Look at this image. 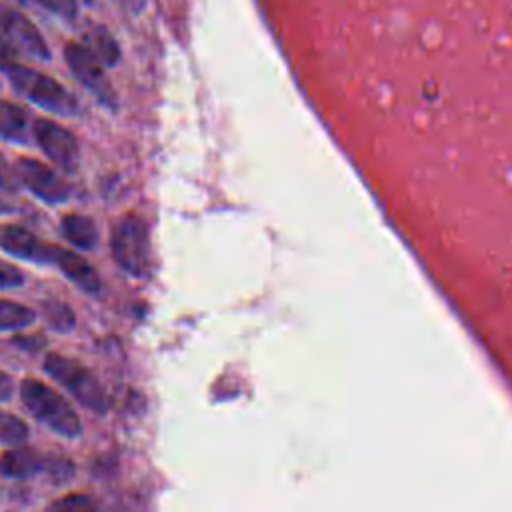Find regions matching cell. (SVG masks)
Here are the masks:
<instances>
[{"label": "cell", "instance_id": "6da1fadb", "mask_svg": "<svg viewBox=\"0 0 512 512\" xmlns=\"http://www.w3.org/2000/svg\"><path fill=\"white\" fill-rule=\"evenodd\" d=\"M20 398L30 414L54 432L68 438L82 434V424L74 408L44 382L36 378H24L20 382Z\"/></svg>", "mask_w": 512, "mask_h": 512}, {"label": "cell", "instance_id": "7a4b0ae2", "mask_svg": "<svg viewBox=\"0 0 512 512\" xmlns=\"http://www.w3.org/2000/svg\"><path fill=\"white\" fill-rule=\"evenodd\" d=\"M6 76L10 78L12 88L20 92L24 98H28L30 102H34L36 106L62 116H74L78 112L76 98L52 76L42 74L34 68L22 66L20 62L14 64L6 72Z\"/></svg>", "mask_w": 512, "mask_h": 512}, {"label": "cell", "instance_id": "3957f363", "mask_svg": "<svg viewBox=\"0 0 512 512\" xmlns=\"http://www.w3.org/2000/svg\"><path fill=\"white\" fill-rule=\"evenodd\" d=\"M44 370L58 382L62 384L84 408L92 412H106L108 408V398L98 382V378L80 362L62 356L58 352H50L44 358Z\"/></svg>", "mask_w": 512, "mask_h": 512}, {"label": "cell", "instance_id": "277c9868", "mask_svg": "<svg viewBox=\"0 0 512 512\" xmlns=\"http://www.w3.org/2000/svg\"><path fill=\"white\" fill-rule=\"evenodd\" d=\"M110 248L116 264L132 274L144 276L150 266V240L144 220L136 214H124L118 218L112 230Z\"/></svg>", "mask_w": 512, "mask_h": 512}, {"label": "cell", "instance_id": "5b68a950", "mask_svg": "<svg viewBox=\"0 0 512 512\" xmlns=\"http://www.w3.org/2000/svg\"><path fill=\"white\" fill-rule=\"evenodd\" d=\"M64 58H66L72 74L98 98L100 104H104L106 108H112V110L118 106L116 90L108 82V78L102 70V64L86 50L84 44L68 42L64 48Z\"/></svg>", "mask_w": 512, "mask_h": 512}, {"label": "cell", "instance_id": "8992f818", "mask_svg": "<svg viewBox=\"0 0 512 512\" xmlns=\"http://www.w3.org/2000/svg\"><path fill=\"white\" fill-rule=\"evenodd\" d=\"M32 134L42 148V152L58 164L66 172H74L80 162V150L78 142L72 132L62 128L60 124L48 120V118H36L32 126Z\"/></svg>", "mask_w": 512, "mask_h": 512}, {"label": "cell", "instance_id": "52a82bcc", "mask_svg": "<svg viewBox=\"0 0 512 512\" xmlns=\"http://www.w3.org/2000/svg\"><path fill=\"white\" fill-rule=\"evenodd\" d=\"M16 178L40 200L48 204L66 202L70 196L68 184L46 164L34 158H20L14 166Z\"/></svg>", "mask_w": 512, "mask_h": 512}, {"label": "cell", "instance_id": "ba28073f", "mask_svg": "<svg viewBox=\"0 0 512 512\" xmlns=\"http://www.w3.org/2000/svg\"><path fill=\"white\" fill-rule=\"evenodd\" d=\"M0 34L20 52L38 60H48L50 50L38 28L20 12L0 6Z\"/></svg>", "mask_w": 512, "mask_h": 512}, {"label": "cell", "instance_id": "9c48e42d", "mask_svg": "<svg viewBox=\"0 0 512 512\" xmlns=\"http://www.w3.org/2000/svg\"><path fill=\"white\" fill-rule=\"evenodd\" d=\"M0 248L16 258L48 264L54 262L58 246L40 240L18 224H0Z\"/></svg>", "mask_w": 512, "mask_h": 512}, {"label": "cell", "instance_id": "30bf717a", "mask_svg": "<svg viewBox=\"0 0 512 512\" xmlns=\"http://www.w3.org/2000/svg\"><path fill=\"white\" fill-rule=\"evenodd\" d=\"M52 264H56L66 274V278L72 284H76L80 290H84L88 294H98L100 292V278H98L96 270L88 264V260H84L74 250L58 246Z\"/></svg>", "mask_w": 512, "mask_h": 512}, {"label": "cell", "instance_id": "8fae6325", "mask_svg": "<svg viewBox=\"0 0 512 512\" xmlns=\"http://www.w3.org/2000/svg\"><path fill=\"white\" fill-rule=\"evenodd\" d=\"M82 44L102 66H116L120 60V46L112 32L102 24H92L84 32Z\"/></svg>", "mask_w": 512, "mask_h": 512}, {"label": "cell", "instance_id": "7c38bea8", "mask_svg": "<svg viewBox=\"0 0 512 512\" xmlns=\"http://www.w3.org/2000/svg\"><path fill=\"white\" fill-rule=\"evenodd\" d=\"M42 464L44 462L38 456V452L30 450V448L6 450L0 456V472L8 478H16V480L32 478L34 474H38L42 470Z\"/></svg>", "mask_w": 512, "mask_h": 512}, {"label": "cell", "instance_id": "4fadbf2b", "mask_svg": "<svg viewBox=\"0 0 512 512\" xmlns=\"http://www.w3.org/2000/svg\"><path fill=\"white\" fill-rule=\"evenodd\" d=\"M62 234L64 238L80 248V250H92L98 242V230L92 218L84 214H68L62 218Z\"/></svg>", "mask_w": 512, "mask_h": 512}, {"label": "cell", "instance_id": "5bb4252c", "mask_svg": "<svg viewBox=\"0 0 512 512\" xmlns=\"http://www.w3.org/2000/svg\"><path fill=\"white\" fill-rule=\"evenodd\" d=\"M28 118L26 112L6 100H0V138L12 142L28 140Z\"/></svg>", "mask_w": 512, "mask_h": 512}, {"label": "cell", "instance_id": "9a60e30c", "mask_svg": "<svg viewBox=\"0 0 512 512\" xmlns=\"http://www.w3.org/2000/svg\"><path fill=\"white\" fill-rule=\"evenodd\" d=\"M34 320V312L14 300L0 298V330H20Z\"/></svg>", "mask_w": 512, "mask_h": 512}, {"label": "cell", "instance_id": "2e32d148", "mask_svg": "<svg viewBox=\"0 0 512 512\" xmlns=\"http://www.w3.org/2000/svg\"><path fill=\"white\" fill-rule=\"evenodd\" d=\"M42 310H44V318L46 322L54 328V330H70L74 326V314L72 310L58 302V300H48L42 304Z\"/></svg>", "mask_w": 512, "mask_h": 512}, {"label": "cell", "instance_id": "e0dca14e", "mask_svg": "<svg viewBox=\"0 0 512 512\" xmlns=\"http://www.w3.org/2000/svg\"><path fill=\"white\" fill-rule=\"evenodd\" d=\"M26 438H28V426L20 418L0 412V440L16 446V444H22Z\"/></svg>", "mask_w": 512, "mask_h": 512}, {"label": "cell", "instance_id": "ac0fdd59", "mask_svg": "<svg viewBox=\"0 0 512 512\" xmlns=\"http://www.w3.org/2000/svg\"><path fill=\"white\" fill-rule=\"evenodd\" d=\"M50 512H96V504L90 496L86 494H80V492H72V494H66L62 498H58Z\"/></svg>", "mask_w": 512, "mask_h": 512}, {"label": "cell", "instance_id": "d6986e66", "mask_svg": "<svg viewBox=\"0 0 512 512\" xmlns=\"http://www.w3.org/2000/svg\"><path fill=\"white\" fill-rule=\"evenodd\" d=\"M20 2H34L54 14H58L60 18L72 20L76 16V0H20Z\"/></svg>", "mask_w": 512, "mask_h": 512}, {"label": "cell", "instance_id": "ffe728a7", "mask_svg": "<svg viewBox=\"0 0 512 512\" xmlns=\"http://www.w3.org/2000/svg\"><path fill=\"white\" fill-rule=\"evenodd\" d=\"M22 282H24L22 272L16 266L0 260V290L22 286Z\"/></svg>", "mask_w": 512, "mask_h": 512}, {"label": "cell", "instance_id": "44dd1931", "mask_svg": "<svg viewBox=\"0 0 512 512\" xmlns=\"http://www.w3.org/2000/svg\"><path fill=\"white\" fill-rule=\"evenodd\" d=\"M16 48L0 34V72H8L14 64H18V58H16Z\"/></svg>", "mask_w": 512, "mask_h": 512}, {"label": "cell", "instance_id": "7402d4cb", "mask_svg": "<svg viewBox=\"0 0 512 512\" xmlns=\"http://www.w3.org/2000/svg\"><path fill=\"white\" fill-rule=\"evenodd\" d=\"M12 390H14L12 378L6 372H0V402L8 400L12 396Z\"/></svg>", "mask_w": 512, "mask_h": 512}, {"label": "cell", "instance_id": "603a6c76", "mask_svg": "<svg viewBox=\"0 0 512 512\" xmlns=\"http://www.w3.org/2000/svg\"><path fill=\"white\" fill-rule=\"evenodd\" d=\"M120 8H124L126 12H130V14H138V12H142L144 10V6H146V0H114Z\"/></svg>", "mask_w": 512, "mask_h": 512}, {"label": "cell", "instance_id": "cb8c5ba5", "mask_svg": "<svg viewBox=\"0 0 512 512\" xmlns=\"http://www.w3.org/2000/svg\"><path fill=\"white\" fill-rule=\"evenodd\" d=\"M8 166H6V162H4V158H2V154H0V188H6L8 186Z\"/></svg>", "mask_w": 512, "mask_h": 512}, {"label": "cell", "instance_id": "d4e9b609", "mask_svg": "<svg viewBox=\"0 0 512 512\" xmlns=\"http://www.w3.org/2000/svg\"><path fill=\"white\" fill-rule=\"evenodd\" d=\"M10 210V206L8 204H4L2 200H0V212H8Z\"/></svg>", "mask_w": 512, "mask_h": 512}]
</instances>
